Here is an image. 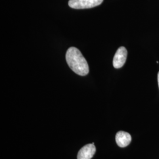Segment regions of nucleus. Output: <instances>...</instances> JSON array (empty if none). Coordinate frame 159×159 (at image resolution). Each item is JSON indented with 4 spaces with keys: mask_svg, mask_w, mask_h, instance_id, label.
<instances>
[{
    "mask_svg": "<svg viewBox=\"0 0 159 159\" xmlns=\"http://www.w3.org/2000/svg\"><path fill=\"white\" fill-rule=\"evenodd\" d=\"M68 66L75 73L85 76L89 73V67L85 58L79 49L75 47L68 48L66 54Z\"/></svg>",
    "mask_w": 159,
    "mask_h": 159,
    "instance_id": "nucleus-1",
    "label": "nucleus"
},
{
    "mask_svg": "<svg viewBox=\"0 0 159 159\" xmlns=\"http://www.w3.org/2000/svg\"><path fill=\"white\" fill-rule=\"evenodd\" d=\"M103 0H70L68 6L74 9L91 8L102 4Z\"/></svg>",
    "mask_w": 159,
    "mask_h": 159,
    "instance_id": "nucleus-2",
    "label": "nucleus"
},
{
    "mask_svg": "<svg viewBox=\"0 0 159 159\" xmlns=\"http://www.w3.org/2000/svg\"><path fill=\"white\" fill-rule=\"evenodd\" d=\"M127 51L125 47H121L117 50L114 57L113 64L115 68H121L125 64Z\"/></svg>",
    "mask_w": 159,
    "mask_h": 159,
    "instance_id": "nucleus-3",
    "label": "nucleus"
},
{
    "mask_svg": "<svg viewBox=\"0 0 159 159\" xmlns=\"http://www.w3.org/2000/svg\"><path fill=\"white\" fill-rule=\"evenodd\" d=\"M96 151V148L94 143L86 144L80 150L77 154V159H91Z\"/></svg>",
    "mask_w": 159,
    "mask_h": 159,
    "instance_id": "nucleus-4",
    "label": "nucleus"
},
{
    "mask_svg": "<svg viewBox=\"0 0 159 159\" xmlns=\"http://www.w3.org/2000/svg\"><path fill=\"white\" fill-rule=\"evenodd\" d=\"M116 141L119 147L125 148L130 143L131 137L129 133L123 131H120L116 134Z\"/></svg>",
    "mask_w": 159,
    "mask_h": 159,
    "instance_id": "nucleus-5",
    "label": "nucleus"
},
{
    "mask_svg": "<svg viewBox=\"0 0 159 159\" xmlns=\"http://www.w3.org/2000/svg\"><path fill=\"white\" fill-rule=\"evenodd\" d=\"M157 80H158V85H159V72L158 75H157Z\"/></svg>",
    "mask_w": 159,
    "mask_h": 159,
    "instance_id": "nucleus-6",
    "label": "nucleus"
}]
</instances>
